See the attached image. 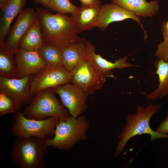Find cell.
Masks as SVG:
<instances>
[{
    "label": "cell",
    "mask_w": 168,
    "mask_h": 168,
    "mask_svg": "<svg viewBox=\"0 0 168 168\" xmlns=\"http://www.w3.org/2000/svg\"><path fill=\"white\" fill-rule=\"evenodd\" d=\"M41 24L45 43L62 49L72 43L80 41L70 16L57 12L53 14L48 8H36Z\"/></svg>",
    "instance_id": "obj_1"
},
{
    "label": "cell",
    "mask_w": 168,
    "mask_h": 168,
    "mask_svg": "<svg viewBox=\"0 0 168 168\" xmlns=\"http://www.w3.org/2000/svg\"><path fill=\"white\" fill-rule=\"evenodd\" d=\"M161 107L160 104L153 105L152 103L146 107L139 105L137 107L135 113L128 115L126 123L118 137L119 141L116 147L115 157H118L123 152L128 141L136 135L149 134L150 141L168 138V134L154 131L150 126L151 118L159 112Z\"/></svg>",
    "instance_id": "obj_2"
},
{
    "label": "cell",
    "mask_w": 168,
    "mask_h": 168,
    "mask_svg": "<svg viewBox=\"0 0 168 168\" xmlns=\"http://www.w3.org/2000/svg\"><path fill=\"white\" fill-rule=\"evenodd\" d=\"M48 137H17L11 149V160L21 168H44Z\"/></svg>",
    "instance_id": "obj_3"
},
{
    "label": "cell",
    "mask_w": 168,
    "mask_h": 168,
    "mask_svg": "<svg viewBox=\"0 0 168 168\" xmlns=\"http://www.w3.org/2000/svg\"><path fill=\"white\" fill-rule=\"evenodd\" d=\"M89 128V120L83 115L77 118L71 116L65 120L59 119L54 137L52 139L47 138V144L58 150H69L79 142L87 140L86 132Z\"/></svg>",
    "instance_id": "obj_4"
},
{
    "label": "cell",
    "mask_w": 168,
    "mask_h": 168,
    "mask_svg": "<svg viewBox=\"0 0 168 168\" xmlns=\"http://www.w3.org/2000/svg\"><path fill=\"white\" fill-rule=\"evenodd\" d=\"M52 88L44 89L33 97L23 114L27 118L40 120L53 117L65 120L70 118L68 111L55 96Z\"/></svg>",
    "instance_id": "obj_5"
},
{
    "label": "cell",
    "mask_w": 168,
    "mask_h": 168,
    "mask_svg": "<svg viewBox=\"0 0 168 168\" xmlns=\"http://www.w3.org/2000/svg\"><path fill=\"white\" fill-rule=\"evenodd\" d=\"M15 122L11 128L12 134L17 137H34L45 138L54 136L56 125L59 119L50 117L44 120L27 118L20 111L16 114Z\"/></svg>",
    "instance_id": "obj_6"
},
{
    "label": "cell",
    "mask_w": 168,
    "mask_h": 168,
    "mask_svg": "<svg viewBox=\"0 0 168 168\" xmlns=\"http://www.w3.org/2000/svg\"><path fill=\"white\" fill-rule=\"evenodd\" d=\"M71 72L70 82L81 87L88 95L101 89L110 77L97 70L86 57Z\"/></svg>",
    "instance_id": "obj_7"
},
{
    "label": "cell",
    "mask_w": 168,
    "mask_h": 168,
    "mask_svg": "<svg viewBox=\"0 0 168 168\" xmlns=\"http://www.w3.org/2000/svg\"><path fill=\"white\" fill-rule=\"evenodd\" d=\"M60 97L61 103L70 115L77 117L87 110L88 95L78 86L70 82L52 87Z\"/></svg>",
    "instance_id": "obj_8"
},
{
    "label": "cell",
    "mask_w": 168,
    "mask_h": 168,
    "mask_svg": "<svg viewBox=\"0 0 168 168\" xmlns=\"http://www.w3.org/2000/svg\"><path fill=\"white\" fill-rule=\"evenodd\" d=\"M33 75L20 78L0 76V93L6 95L21 108L30 104L34 96L30 90Z\"/></svg>",
    "instance_id": "obj_9"
},
{
    "label": "cell",
    "mask_w": 168,
    "mask_h": 168,
    "mask_svg": "<svg viewBox=\"0 0 168 168\" xmlns=\"http://www.w3.org/2000/svg\"><path fill=\"white\" fill-rule=\"evenodd\" d=\"M71 72L63 66L55 68L47 67L33 75L30 85L33 95L41 91L70 82Z\"/></svg>",
    "instance_id": "obj_10"
},
{
    "label": "cell",
    "mask_w": 168,
    "mask_h": 168,
    "mask_svg": "<svg viewBox=\"0 0 168 168\" xmlns=\"http://www.w3.org/2000/svg\"><path fill=\"white\" fill-rule=\"evenodd\" d=\"M38 18L34 8L22 10L3 41L7 49L15 54L19 48V43L23 36Z\"/></svg>",
    "instance_id": "obj_11"
},
{
    "label": "cell",
    "mask_w": 168,
    "mask_h": 168,
    "mask_svg": "<svg viewBox=\"0 0 168 168\" xmlns=\"http://www.w3.org/2000/svg\"><path fill=\"white\" fill-rule=\"evenodd\" d=\"M132 19L137 21L143 29L145 37H147L140 22V17L134 13L128 11L114 3H107L102 5L100 8L96 27L105 31L111 22L122 21L126 19Z\"/></svg>",
    "instance_id": "obj_12"
},
{
    "label": "cell",
    "mask_w": 168,
    "mask_h": 168,
    "mask_svg": "<svg viewBox=\"0 0 168 168\" xmlns=\"http://www.w3.org/2000/svg\"><path fill=\"white\" fill-rule=\"evenodd\" d=\"M15 54L19 78L34 74L46 67L37 51H30L19 48Z\"/></svg>",
    "instance_id": "obj_13"
},
{
    "label": "cell",
    "mask_w": 168,
    "mask_h": 168,
    "mask_svg": "<svg viewBox=\"0 0 168 168\" xmlns=\"http://www.w3.org/2000/svg\"><path fill=\"white\" fill-rule=\"evenodd\" d=\"M86 44V58L93 66L100 72L113 77L111 70L115 68L123 69L126 68L136 66L127 61L128 56H126L113 63L103 58L99 54L95 53L96 47L89 40L84 38Z\"/></svg>",
    "instance_id": "obj_14"
},
{
    "label": "cell",
    "mask_w": 168,
    "mask_h": 168,
    "mask_svg": "<svg viewBox=\"0 0 168 168\" xmlns=\"http://www.w3.org/2000/svg\"><path fill=\"white\" fill-rule=\"evenodd\" d=\"M100 8L82 5L74 15L70 16L77 34L96 27Z\"/></svg>",
    "instance_id": "obj_15"
},
{
    "label": "cell",
    "mask_w": 168,
    "mask_h": 168,
    "mask_svg": "<svg viewBox=\"0 0 168 168\" xmlns=\"http://www.w3.org/2000/svg\"><path fill=\"white\" fill-rule=\"evenodd\" d=\"M27 0H9L2 9L0 22V42H3L7 36L11 25L15 17L22 10Z\"/></svg>",
    "instance_id": "obj_16"
},
{
    "label": "cell",
    "mask_w": 168,
    "mask_h": 168,
    "mask_svg": "<svg viewBox=\"0 0 168 168\" xmlns=\"http://www.w3.org/2000/svg\"><path fill=\"white\" fill-rule=\"evenodd\" d=\"M112 2L143 17H152L158 12L160 7L157 0L147 2L146 0H111Z\"/></svg>",
    "instance_id": "obj_17"
},
{
    "label": "cell",
    "mask_w": 168,
    "mask_h": 168,
    "mask_svg": "<svg viewBox=\"0 0 168 168\" xmlns=\"http://www.w3.org/2000/svg\"><path fill=\"white\" fill-rule=\"evenodd\" d=\"M63 66L71 72L86 56V44L83 38L62 49Z\"/></svg>",
    "instance_id": "obj_18"
},
{
    "label": "cell",
    "mask_w": 168,
    "mask_h": 168,
    "mask_svg": "<svg viewBox=\"0 0 168 168\" xmlns=\"http://www.w3.org/2000/svg\"><path fill=\"white\" fill-rule=\"evenodd\" d=\"M45 43L38 18L21 39L19 48L30 51H37Z\"/></svg>",
    "instance_id": "obj_19"
},
{
    "label": "cell",
    "mask_w": 168,
    "mask_h": 168,
    "mask_svg": "<svg viewBox=\"0 0 168 168\" xmlns=\"http://www.w3.org/2000/svg\"><path fill=\"white\" fill-rule=\"evenodd\" d=\"M156 70L155 73L158 76L159 84L154 91L146 95L148 100L168 96V62L158 59L154 63Z\"/></svg>",
    "instance_id": "obj_20"
},
{
    "label": "cell",
    "mask_w": 168,
    "mask_h": 168,
    "mask_svg": "<svg viewBox=\"0 0 168 168\" xmlns=\"http://www.w3.org/2000/svg\"><path fill=\"white\" fill-rule=\"evenodd\" d=\"M13 53L0 42V76L19 78Z\"/></svg>",
    "instance_id": "obj_21"
},
{
    "label": "cell",
    "mask_w": 168,
    "mask_h": 168,
    "mask_svg": "<svg viewBox=\"0 0 168 168\" xmlns=\"http://www.w3.org/2000/svg\"><path fill=\"white\" fill-rule=\"evenodd\" d=\"M37 51L46 67L55 68L63 66L62 50L58 47L45 43Z\"/></svg>",
    "instance_id": "obj_22"
},
{
    "label": "cell",
    "mask_w": 168,
    "mask_h": 168,
    "mask_svg": "<svg viewBox=\"0 0 168 168\" xmlns=\"http://www.w3.org/2000/svg\"><path fill=\"white\" fill-rule=\"evenodd\" d=\"M48 9L64 14L69 13L72 16L79 8L72 4L70 0H49Z\"/></svg>",
    "instance_id": "obj_23"
},
{
    "label": "cell",
    "mask_w": 168,
    "mask_h": 168,
    "mask_svg": "<svg viewBox=\"0 0 168 168\" xmlns=\"http://www.w3.org/2000/svg\"><path fill=\"white\" fill-rule=\"evenodd\" d=\"M21 107L15 102L4 94L0 93V115L15 113L20 111Z\"/></svg>",
    "instance_id": "obj_24"
},
{
    "label": "cell",
    "mask_w": 168,
    "mask_h": 168,
    "mask_svg": "<svg viewBox=\"0 0 168 168\" xmlns=\"http://www.w3.org/2000/svg\"><path fill=\"white\" fill-rule=\"evenodd\" d=\"M161 30L164 41L158 44L155 55L158 59L168 62V30L166 26V21H162Z\"/></svg>",
    "instance_id": "obj_25"
},
{
    "label": "cell",
    "mask_w": 168,
    "mask_h": 168,
    "mask_svg": "<svg viewBox=\"0 0 168 168\" xmlns=\"http://www.w3.org/2000/svg\"><path fill=\"white\" fill-rule=\"evenodd\" d=\"M155 131L161 133H168V113Z\"/></svg>",
    "instance_id": "obj_26"
},
{
    "label": "cell",
    "mask_w": 168,
    "mask_h": 168,
    "mask_svg": "<svg viewBox=\"0 0 168 168\" xmlns=\"http://www.w3.org/2000/svg\"><path fill=\"white\" fill-rule=\"evenodd\" d=\"M82 5L100 7L101 3L100 0H79Z\"/></svg>",
    "instance_id": "obj_27"
},
{
    "label": "cell",
    "mask_w": 168,
    "mask_h": 168,
    "mask_svg": "<svg viewBox=\"0 0 168 168\" xmlns=\"http://www.w3.org/2000/svg\"><path fill=\"white\" fill-rule=\"evenodd\" d=\"M35 3L42 5L46 8H48L49 0H33Z\"/></svg>",
    "instance_id": "obj_28"
},
{
    "label": "cell",
    "mask_w": 168,
    "mask_h": 168,
    "mask_svg": "<svg viewBox=\"0 0 168 168\" xmlns=\"http://www.w3.org/2000/svg\"><path fill=\"white\" fill-rule=\"evenodd\" d=\"M9 0H0V8L1 9L4 8L7 4Z\"/></svg>",
    "instance_id": "obj_29"
},
{
    "label": "cell",
    "mask_w": 168,
    "mask_h": 168,
    "mask_svg": "<svg viewBox=\"0 0 168 168\" xmlns=\"http://www.w3.org/2000/svg\"><path fill=\"white\" fill-rule=\"evenodd\" d=\"M166 25L167 29L168 30V21L166 22Z\"/></svg>",
    "instance_id": "obj_30"
}]
</instances>
